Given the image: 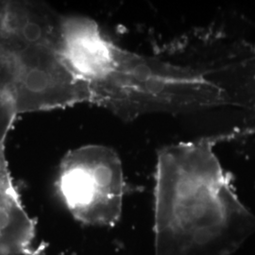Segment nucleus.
Here are the masks:
<instances>
[{
    "label": "nucleus",
    "instance_id": "f257e3e1",
    "mask_svg": "<svg viewBox=\"0 0 255 255\" xmlns=\"http://www.w3.org/2000/svg\"><path fill=\"white\" fill-rule=\"evenodd\" d=\"M236 129L159 149L154 187V255H231L255 233L215 153L219 143L253 133Z\"/></svg>",
    "mask_w": 255,
    "mask_h": 255
},
{
    "label": "nucleus",
    "instance_id": "f03ea898",
    "mask_svg": "<svg viewBox=\"0 0 255 255\" xmlns=\"http://www.w3.org/2000/svg\"><path fill=\"white\" fill-rule=\"evenodd\" d=\"M58 53L81 84L86 103L128 120L136 87V52L110 40L95 20L64 15Z\"/></svg>",
    "mask_w": 255,
    "mask_h": 255
},
{
    "label": "nucleus",
    "instance_id": "7ed1b4c3",
    "mask_svg": "<svg viewBox=\"0 0 255 255\" xmlns=\"http://www.w3.org/2000/svg\"><path fill=\"white\" fill-rule=\"evenodd\" d=\"M56 189L66 209L80 223L114 227L121 218L128 186L115 149L86 145L64 155Z\"/></svg>",
    "mask_w": 255,
    "mask_h": 255
},
{
    "label": "nucleus",
    "instance_id": "20e7f679",
    "mask_svg": "<svg viewBox=\"0 0 255 255\" xmlns=\"http://www.w3.org/2000/svg\"><path fill=\"white\" fill-rule=\"evenodd\" d=\"M2 62L9 70L18 115L86 103L81 84L54 49L25 47Z\"/></svg>",
    "mask_w": 255,
    "mask_h": 255
},
{
    "label": "nucleus",
    "instance_id": "39448f33",
    "mask_svg": "<svg viewBox=\"0 0 255 255\" xmlns=\"http://www.w3.org/2000/svg\"><path fill=\"white\" fill-rule=\"evenodd\" d=\"M63 17L46 3L3 1V26L9 41V55L25 47H46L58 51Z\"/></svg>",
    "mask_w": 255,
    "mask_h": 255
},
{
    "label": "nucleus",
    "instance_id": "423d86ee",
    "mask_svg": "<svg viewBox=\"0 0 255 255\" xmlns=\"http://www.w3.org/2000/svg\"><path fill=\"white\" fill-rule=\"evenodd\" d=\"M36 223L25 209L0 144V255H35Z\"/></svg>",
    "mask_w": 255,
    "mask_h": 255
},
{
    "label": "nucleus",
    "instance_id": "0eeeda50",
    "mask_svg": "<svg viewBox=\"0 0 255 255\" xmlns=\"http://www.w3.org/2000/svg\"><path fill=\"white\" fill-rule=\"evenodd\" d=\"M17 116L9 70L6 64L0 61V144H5Z\"/></svg>",
    "mask_w": 255,
    "mask_h": 255
},
{
    "label": "nucleus",
    "instance_id": "6e6552de",
    "mask_svg": "<svg viewBox=\"0 0 255 255\" xmlns=\"http://www.w3.org/2000/svg\"><path fill=\"white\" fill-rule=\"evenodd\" d=\"M9 55V41L3 26V1H0V61L4 60Z\"/></svg>",
    "mask_w": 255,
    "mask_h": 255
}]
</instances>
